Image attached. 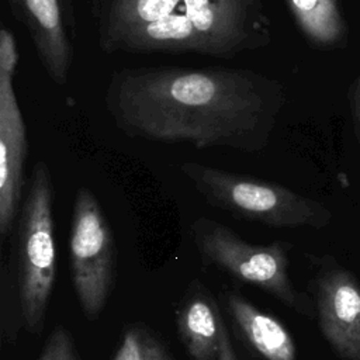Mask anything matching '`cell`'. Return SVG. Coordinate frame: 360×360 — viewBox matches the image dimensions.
<instances>
[{
  "instance_id": "cell-9",
  "label": "cell",
  "mask_w": 360,
  "mask_h": 360,
  "mask_svg": "<svg viewBox=\"0 0 360 360\" xmlns=\"http://www.w3.org/2000/svg\"><path fill=\"white\" fill-rule=\"evenodd\" d=\"M6 1L13 17L27 30L51 82L65 86L73 63V45L60 0Z\"/></svg>"
},
{
  "instance_id": "cell-7",
  "label": "cell",
  "mask_w": 360,
  "mask_h": 360,
  "mask_svg": "<svg viewBox=\"0 0 360 360\" xmlns=\"http://www.w3.org/2000/svg\"><path fill=\"white\" fill-rule=\"evenodd\" d=\"M14 76L0 73V235L15 221L27 188V127L14 91Z\"/></svg>"
},
{
  "instance_id": "cell-2",
  "label": "cell",
  "mask_w": 360,
  "mask_h": 360,
  "mask_svg": "<svg viewBox=\"0 0 360 360\" xmlns=\"http://www.w3.org/2000/svg\"><path fill=\"white\" fill-rule=\"evenodd\" d=\"M104 53H195L233 59L273 39L266 0H93Z\"/></svg>"
},
{
  "instance_id": "cell-20",
  "label": "cell",
  "mask_w": 360,
  "mask_h": 360,
  "mask_svg": "<svg viewBox=\"0 0 360 360\" xmlns=\"http://www.w3.org/2000/svg\"><path fill=\"white\" fill-rule=\"evenodd\" d=\"M359 115H360V86H359Z\"/></svg>"
},
{
  "instance_id": "cell-3",
  "label": "cell",
  "mask_w": 360,
  "mask_h": 360,
  "mask_svg": "<svg viewBox=\"0 0 360 360\" xmlns=\"http://www.w3.org/2000/svg\"><path fill=\"white\" fill-rule=\"evenodd\" d=\"M180 172L205 202L246 221L273 228H322L330 221L326 207L281 184L200 162H183Z\"/></svg>"
},
{
  "instance_id": "cell-14",
  "label": "cell",
  "mask_w": 360,
  "mask_h": 360,
  "mask_svg": "<svg viewBox=\"0 0 360 360\" xmlns=\"http://www.w3.org/2000/svg\"><path fill=\"white\" fill-rule=\"evenodd\" d=\"M114 360H142L141 352V335L135 329H129L125 333L124 342L118 349Z\"/></svg>"
},
{
  "instance_id": "cell-6",
  "label": "cell",
  "mask_w": 360,
  "mask_h": 360,
  "mask_svg": "<svg viewBox=\"0 0 360 360\" xmlns=\"http://www.w3.org/2000/svg\"><path fill=\"white\" fill-rule=\"evenodd\" d=\"M73 285L86 316L94 319L107 301L114 278L115 240L94 193L76 190L70 228Z\"/></svg>"
},
{
  "instance_id": "cell-1",
  "label": "cell",
  "mask_w": 360,
  "mask_h": 360,
  "mask_svg": "<svg viewBox=\"0 0 360 360\" xmlns=\"http://www.w3.org/2000/svg\"><path fill=\"white\" fill-rule=\"evenodd\" d=\"M104 105L132 139L260 153L283 91L277 80L245 68H121L110 75Z\"/></svg>"
},
{
  "instance_id": "cell-11",
  "label": "cell",
  "mask_w": 360,
  "mask_h": 360,
  "mask_svg": "<svg viewBox=\"0 0 360 360\" xmlns=\"http://www.w3.org/2000/svg\"><path fill=\"white\" fill-rule=\"evenodd\" d=\"M222 319L202 297L191 300L179 315V330L188 353L195 360H217L219 353Z\"/></svg>"
},
{
  "instance_id": "cell-12",
  "label": "cell",
  "mask_w": 360,
  "mask_h": 360,
  "mask_svg": "<svg viewBox=\"0 0 360 360\" xmlns=\"http://www.w3.org/2000/svg\"><path fill=\"white\" fill-rule=\"evenodd\" d=\"M304 37L322 46L342 41L345 22L338 0H284Z\"/></svg>"
},
{
  "instance_id": "cell-8",
  "label": "cell",
  "mask_w": 360,
  "mask_h": 360,
  "mask_svg": "<svg viewBox=\"0 0 360 360\" xmlns=\"http://www.w3.org/2000/svg\"><path fill=\"white\" fill-rule=\"evenodd\" d=\"M321 330L343 360H360V285L346 269L325 270L316 287Z\"/></svg>"
},
{
  "instance_id": "cell-5",
  "label": "cell",
  "mask_w": 360,
  "mask_h": 360,
  "mask_svg": "<svg viewBox=\"0 0 360 360\" xmlns=\"http://www.w3.org/2000/svg\"><path fill=\"white\" fill-rule=\"evenodd\" d=\"M191 233L195 246L210 262L263 288L297 312L312 316L311 302L295 291L288 277L287 243L253 245L224 224L204 217L193 222Z\"/></svg>"
},
{
  "instance_id": "cell-16",
  "label": "cell",
  "mask_w": 360,
  "mask_h": 360,
  "mask_svg": "<svg viewBox=\"0 0 360 360\" xmlns=\"http://www.w3.org/2000/svg\"><path fill=\"white\" fill-rule=\"evenodd\" d=\"M142 360H167L162 347L149 336H141Z\"/></svg>"
},
{
  "instance_id": "cell-17",
  "label": "cell",
  "mask_w": 360,
  "mask_h": 360,
  "mask_svg": "<svg viewBox=\"0 0 360 360\" xmlns=\"http://www.w3.org/2000/svg\"><path fill=\"white\" fill-rule=\"evenodd\" d=\"M217 360H238L232 343L229 340V335L228 330L222 322L221 325V340H219V353H218V359Z\"/></svg>"
},
{
  "instance_id": "cell-18",
  "label": "cell",
  "mask_w": 360,
  "mask_h": 360,
  "mask_svg": "<svg viewBox=\"0 0 360 360\" xmlns=\"http://www.w3.org/2000/svg\"><path fill=\"white\" fill-rule=\"evenodd\" d=\"M65 18L68 22L69 32L72 35V39L76 37V17H75V0H60Z\"/></svg>"
},
{
  "instance_id": "cell-13",
  "label": "cell",
  "mask_w": 360,
  "mask_h": 360,
  "mask_svg": "<svg viewBox=\"0 0 360 360\" xmlns=\"http://www.w3.org/2000/svg\"><path fill=\"white\" fill-rule=\"evenodd\" d=\"M18 63V51L14 34L6 27L0 28V73L14 76Z\"/></svg>"
},
{
  "instance_id": "cell-4",
  "label": "cell",
  "mask_w": 360,
  "mask_h": 360,
  "mask_svg": "<svg viewBox=\"0 0 360 360\" xmlns=\"http://www.w3.org/2000/svg\"><path fill=\"white\" fill-rule=\"evenodd\" d=\"M53 194L51 169L39 160L28 176L17 215L20 302L31 332L41 329L56 276Z\"/></svg>"
},
{
  "instance_id": "cell-10",
  "label": "cell",
  "mask_w": 360,
  "mask_h": 360,
  "mask_svg": "<svg viewBox=\"0 0 360 360\" xmlns=\"http://www.w3.org/2000/svg\"><path fill=\"white\" fill-rule=\"evenodd\" d=\"M228 308L246 340L266 360H295L292 336L274 316L259 311L236 294L228 295Z\"/></svg>"
},
{
  "instance_id": "cell-19",
  "label": "cell",
  "mask_w": 360,
  "mask_h": 360,
  "mask_svg": "<svg viewBox=\"0 0 360 360\" xmlns=\"http://www.w3.org/2000/svg\"><path fill=\"white\" fill-rule=\"evenodd\" d=\"M60 360H76L75 357V353H73V347H72V342H70V338L68 339V342L65 343V347H63V352H62V359Z\"/></svg>"
},
{
  "instance_id": "cell-15",
  "label": "cell",
  "mask_w": 360,
  "mask_h": 360,
  "mask_svg": "<svg viewBox=\"0 0 360 360\" xmlns=\"http://www.w3.org/2000/svg\"><path fill=\"white\" fill-rule=\"evenodd\" d=\"M68 339H69V335L63 329H55L49 336L48 343L44 347L39 360H60L62 352Z\"/></svg>"
}]
</instances>
